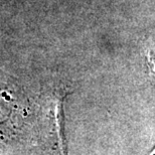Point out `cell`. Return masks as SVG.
<instances>
[{
    "instance_id": "6da1fadb",
    "label": "cell",
    "mask_w": 155,
    "mask_h": 155,
    "mask_svg": "<svg viewBox=\"0 0 155 155\" xmlns=\"http://www.w3.org/2000/svg\"><path fill=\"white\" fill-rule=\"evenodd\" d=\"M67 93L64 89H58L52 93L49 99L51 103V112L54 121V141L55 150L58 155H68L66 138L64 132V100Z\"/></svg>"
},
{
    "instance_id": "7a4b0ae2",
    "label": "cell",
    "mask_w": 155,
    "mask_h": 155,
    "mask_svg": "<svg viewBox=\"0 0 155 155\" xmlns=\"http://www.w3.org/2000/svg\"><path fill=\"white\" fill-rule=\"evenodd\" d=\"M145 60L149 70V75L155 84V39L149 38L145 45Z\"/></svg>"
},
{
    "instance_id": "3957f363",
    "label": "cell",
    "mask_w": 155,
    "mask_h": 155,
    "mask_svg": "<svg viewBox=\"0 0 155 155\" xmlns=\"http://www.w3.org/2000/svg\"><path fill=\"white\" fill-rule=\"evenodd\" d=\"M148 155H155V147L153 148V150L151 151V152H150L149 154H148Z\"/></svg>"
}]
</instances>
